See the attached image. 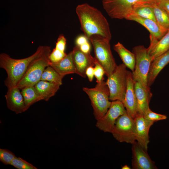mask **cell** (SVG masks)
<instances>
[{
	"label": "cell",
	"mask_w": 169,
	"mask_h": 169,
	"mask_svg": "<svg viewBox=\"0 0 169 169\" xmlns=\"http://www.w3.org/2000/svg\"><path fill=\"white\" fill-rule=\"evenodd\" d=\"M169 50V30L156 44L149 53L152 61L156 57Z\"/></svg>",
	"instance_id": "obj_22"
},
{
	"label": "cell",
	"mask_w": 169,
	"mask_h": 169,
	"mask_svg": "<svg viewBox=\"0 0 169 169\" xmlns=\"http://www.w3.org/2000/svg\"><path fill=\"white\" fill-rule=\"evenodd\" d=\"M135 125V138L138 143L147 151L149 142V132L154 123L146 120L143 116L137 114L134 119Z\"/></svg>",
	"instance_id": "obj_15"
},
{
	"label": "cell",
	"mask_w": 169,
	"mask_h": 169,
	"mask_svg": "<svg viewBox=\"0 0 169 169\" xmlns=\"http://www.w3.org/2000/svg\"><path fill=\"white\" fill-rule=\"evenodd\" d=\"M89 39L93 46L95 58L104 69L106 75L109 76L117 66L111 50L110 41L97 35L91 36Z\"/></svg>",
	"instance_id": "obj_6"
},
{
	"label": "cell",
	"mask_w": 169,
	"mask_h": 169,
	"mask_svg": "<svg viewBox=\"0 0 169 169\" xmlns=\"http://www.w3.org/2000/svg\"><path fill=\"white\" fill-rule=\"evenodd\" d=\"M60 86L54 83L40 80L34 86L42 100L48 101L55 95Z\"/></svg>",
	"instance_id": "obj_20"
},
{
	"label": "cell",
	"mask_w": 169,
	"mask_h": 169,
	"mask_svg": "<svg viewBox=\"0 0 169 169\" xmlns=\"http://www.w3.org/2000/svg\"><path fill=\"white\" fill-rule=\"evenodd\" d=\"M76 12L81 30L88 39L93 35H97L110 41L111 35L109 23L100 11L84 3L76 7Z\"/></svg>",
	"instance_id": "obj_1"
},
{
	"label": "cell",
	"mask_w": 169,
	"mask_h": 169,
	"mask_svg": "<svg viewBox=\"0 0 169 169\" xmlns=\"http://www.w3.org/2000/svg\"><path fill=\"white\" fill-rule=\"evenodd\" d=\"M66 44V39L62 34L59 36L56 43L55 48L62 51L65 52Z\"/></svg>",
	"instance_id": "obj_32"
},
{
	"label": "cell",
	"mask_w": 169,
	"mask_h": 169,
	"mask_svg": "<svg viewBox=\"0 0 169 169\" xmlns=\"http://www.w3.org/2000/svg\"><path fill=\"white\" fill-rule=\"evenodd\" d=\"M21 92L27 110L33 104L42 100L34 86L24 87L21 89Z\"/></svg>",
	"instance_id": "obj_23"
},
{
	"label": "cell",
	"mask_w": 169,
	"mask_h": 169,
	"mask_svg": "<svg viewBox=\"0 0 169 169\" xmlns=\"http://www.w3.org/2000/svg\"><path fill=\"white\" fill-rule=\"evenodd\" d=\"M44 46H39L32 55L22 59H15L5 53L0 54V67L5 70L7 77L4 81L8 89L16 86L26 73L31 62L42 52Z\"/></svg>",
	"instance_id": "obj_2"
},
{
	"label": "cell",
	"mask_w": 169,
	"mask_h": 169,
	"mask_svg": "<svg viewBox=\"0 0 169 169\" xmlns=\"http://www.w3.org/2000/svg\"><path fill=\"white\" fill-rule=\"evenodd\" d=\"M11 165L18 169H37L36 167L22 158L16 156L12 161Z\"/></svg>",
	"instance_id": "obj_27"
},
{
	"label": "cell",
	"mask_w": 169,
	"mask_h": 169,
	"mask_svg": "<svg viewBox=\"0 0 169 169\" xmlns=\"http://www.w3.org/2000/svg\"><path fill=\"white\" fill-rule=\"evenodd\" d=\"M85 74L90 82H92L94 76V67L90 66L86 69Z\"/></svg>",
	"instance_id": "obj_33"
},
{
	"label": "cell",
	"mask_w": 169,
	"mask_h": 169,
	"mask_svg": "<svg viewBox=\"0 0 169 169\" xmlns=\"http://www.w3.org/2000/svg\"><path fill=\"white\" fill-rule=\"evenodd\" d=\"M157 22L160 25L169 30V16L159 5L156 4L153 7Z\"/></svg>",
	"instance_id": "obj_24"
},
{
	"label": "cell",
	"mask_w": 169,
	"mask_h": 169,
	"mask_svg": "<svg viewBox=\"0 0 169 169\" xmlns=\"http://www.w3.org/2000/svg\"><path fill=\"white\" fill-rule=\"evenodd\" d=\"M161 0H102L104 9L112 18H127L136 8L141 6H153Z\"/></svg>",
	"instance_id": "obj_3"
},
{
	"label": "cell",
	"mask_w": 169,
	"mask_h": 169,
	"mask_svg": "<svg viewBox=\"0 0 169 169\" xmlns=\"http://www.w3.org/2000/svg\"><path fill=\"white\" fill-rule=\"evenodd\" d=\"M73 54L72 50L59 62L50 63V66L57 71L62 79L66 75L75 73Z\"/></svg>",
	"instance_id": "obj_19"
},
{
	"label": "cell",
	"mask_w": 169,
	"mask_h": 169,
	"mask_svg": "<svg viewBox=\"0 0 169 169\" xmlns=\"http://www.w3.org/2000/svg\"><path fill=\"white\" fill-rule=\"evenodd\" d=\"M83 90L90 100L95 118L97 120L101 119L108 110L111 102L109 100L110 91L106 82L103 80L97 83L94 88L84 87Z\"/></svg>",
	"instance_id": "obj_4"
},
{
	"label": "cell",
	"mask_w": 169,
	"mask_h": 169,
	"mask_svg": "<svg viewBox=\"0 0 169 169\" xmlns=\"http://www.w3.org/2000/svg\"><path fill=\"white\" fill-rule=\"evenodd\" d=\"M132 166L134 169H157L155 162L152 161L145 150L137 141L132 144Z\"/></svg>",
	"instance_id": "obj_11"
},
{
	"label": "cell",
	"mask_w": 169,
	"mask_h": 169,
	"mask_svg": "<svg viewBox=\"0 0 169 169\" xmlns=\"http://www.w3.org/2000/svg\"><path fill=\"white\" fill-rule=\"evenodd\" d=\"M122 169H130V167L127 165H125L122 167Z\"/></svg>",
	"instance_id": "obj_37"
},
{
	"label": "cell",
	"mask_w": 169,
	"mask_h": 169,
	"mask_svg": "<svg viewBox=\"0 0 169 169\" xmlns=\"http://www.w3.org/2000/svg\"><path fill=\"white\" fill-rule=\"evenodd\" d=\"M123 103L127 114L133 119L137 114V101L132 72L127 71L126 89Z\"/></svg>",
	"instance_id": "obj_14"
},
{
	"label": "cell",
	"mask_w": 169,
	"mask_h": 169,
	"mask_svg": "<svg viewBox=\"0 0 169 169\" xmlns=\"http://www.w3.org/2000/svg\"><path fill=\"white\" fill-rule=\"evenodd\" d=\"M159 5L165 10L169 16V0H161Z\"/></svg>",
	"instance_id": "obj_35"
},
{
	"label": "cell",
	"mask_w": 169,
	"mask_h": 169,
	"mask_svg": "<svg viewBox=\"0 0 169 169\" xmlns=\"http://www.w3.org/2000/svg\"><path fill=\"white\" fill-rule=\"evenodd\" d=\"M67 54L65 52L62 51L55 48L50 52L49 59L51 63H55L62 59Z\"/></svg>",
	"instance_id": "obj_30"
},
{
	"label": "cell",
	"mask_w": 169,
	"mask_h": 169,
	"mask_svg": "<svg viewBox=\"0 0 169 169\" xmlns=\"http://www.w3.org/2000/svg\"><path fill=\"white\" fill-rule=\"evenodd\" d=\"M143 116L146 120L153 123L166 120L167 118L166 115L154 112L151 111L150 108L146 111Z\"/></svg>",
	"instance_id": "obj_28"
},
{
	"label": "cell",
	"mask_w": 169,
	"mask_h": 169,
	"mask_svg": "<svg viewBox=\"0 0 169 169\" xmlns=\"http://www.w3.org/2000/svg\"><path fill=\"white\" fill-rule=\"evenodd\" d=\"M114 49L119 55L123 63L133 72L136 63L135 57L134 53L126 49L119 42L115 45Z\"/></svg>",
	"instance_id": "obj_21"
},
{
	"label": "cell",
	"mask_w": 169,
	"mask_h": 169,
	"mask_svg": "<svg viewBox=\"0 0 169 169\" xmlns=\"http://www.w3.org/2000/svg\"><path fill=\"white\" fill-rule=\"evenodd\" d=\"M62 79L57 71L49 65L44 70L40 80L54 83L61 85L62 84Z\"/></svg>",
	"instance_id": "obj_25"
},
{
	"label": "cell",
	"mask_w": 169,
	"mask_h": 169,
	"mask_svg": "<svg viewBox=\"0 0 169 169\" xmlns=\"http://www.w3.org/2000/svg\"><path fill=\"white\" fill-rule=\"evenodd\" d=\"M88 38L85 36H80L76 39V45L80 46L88 42Z\"/></svg>",
	"instance_id": "obj_34"
},
{
	"label": "cell",
	"mask_w": 169,
	"mask_h": 169,
	"mask_svg": "<svg viewBox=\"0 0 169 169\" xmlns=\"http://www.w3.org/2000/svg\"><path fill=\"white\" fill-rule=\"evenodd\" d=\"M169 63V50L156 58L151 62L147 78L150 87L163 68Z\"/></svg>",
	"instance_id": "obj_18"
},
{
	"label": "cell",
	"mask_w": 169,
	"mask_h": 169,
	"mask_svg": "<svg viewBox=\"0 0 169 169\" xmlns=\"http://www.w3.org/2000/svg\"><path fill=\"white\" fill-rule=\"evenodd\" d=\"M134 90L137 101V114L143 115L150 108L149 103L152 94L138 81H134Z\"/></svg>",
	"instance_id": "obj_17"
},
{
	"label": "cell",
	"mask_w": 169,
	"mask_h": 169,
	"mask_svg": "<svg viewBox=\"0 0 169 169\" xmlns=\"http://www.w3.org/2000/svg\"><path fill=\"white\" fill-rule=\"evenodd\" d=\"M122 63L117 65L106 81L110 91L109 100L111 101H123L127 86V70Z\"/></svg>",
	"instance_id": "obj_8"
},
{
	"label": "cell",
	"mask_w": 169,
	"mask_h": 169,
	"mask_svg": "<svg viewBox=\"0 0 169 169\" xmlns=\"http://www.w3.org/2000/svg\"><path fill=\"white\" fill-rule=\"evenodd\" d=\"M153 7L150 6H143L138 7L134 10L131 15H134L144 18L150 19L157 22Z\"/></svg>",
	"instance_id": "obj_26"
},
{
	"label": "cell",
	"mask_w": 169,
	"mask_h": 169,
	"mask_svg": "<svg viewBox=\"0 0 169 169\" xmlns=\"http://www.w3.org/2000/svg\"><path fill=\"white\" fill-rule=\"evenodd\" d=\"M95 64L94 76L96 79V82L98 83L104 80L103 76L105 74V72L103 68L96 59Z\"/></svg>",
	"instance_id": "obj_31"
},
{
	"label": "cell",
	"mask_w": 169,
	"mask_h": 169,
	"mask_svg": "<svg viewBox=\"0 0 169 169\" xmlns=\"http://www.w3.org/2000/svg\"><path fill=\"white\" fill-rule=\"evenodd\" d=\"M16 156L14 154L8 150L0 149V161L6 165H11Z\"/></svg>",
	"instance_id": "obj_29"
},
{
	"label": "cell",
	"mask_w": 169,
	"mask_h": 169,
	"mask_svg": "<svg viewBox=\"0 0 169 169\" xmlns=\"http://www.w3.org/2000/svg\"><path fill=\"white\" fill-rule=\"evenodd\" d=\"M81 50L85 53H90V46L88 42L79 46Z\"/></svg>",
	"instance_id": "obj_36"
},
{
	"label": "cell",
	"mask_w": 169,
	"mask_h": 169,
	"mask_svg": "<svg viewBox=\"0 0 169 169\" xmlns=\"http://www.w3.org/2000/svg\"><path fill=\"white\" fill-rule=\"evenodd\" d=\"M132 52L134 54L136 63L132 77L134 81L140 82L146 90H150L148 86L147 78L152 60L147 49L143 45L134 47Z\"/></svg>",
	"instance_id": "obj_7"
},
{
	"label": "cell",
	"mask_w": 169,
	"mask_h": 169,
	"mask_svg": "<svg viewBox=\"0 0 169 169\" xmlns=\"http://www.w3.org/2000/svg\"><path fill=\"white\" fill-rule=\"evenodd\" d=\"M126 20L136 22L146 28L150 32V41L151 42H157L168 31L153 20L137 15H131Z\"/></svg>",
	"instance_id": "obj_12"
},
{
	"label": "cell",
	"mask_w": 169,
	"mask_h": 169,
	"mask_svg": "<svg viewBox=\"0 0 169 169\" xmlns=\"http://www.w3.org/2000/svg\"><path fill=\"white\" fill-rule=\"evenodd\" d=\"M72 51L75 73L83 78H85L86 69L90 66H94L95 59L91 56L90 53H85L82 51L78 46L74 47Z\"/></svg>",
	"instance_id": "obj_13"
},
{
	"label": "cell",
	"mask_w": 169,
	"mask_h": 169,
	"mask_svg": "<svg viewBox=\"0 0 169 169\" xmlns=\"http://www.w3.org/2000/svg\"><path fill=\"white\" fill-rule=\"evenodd\" d=\"M126 112V110L122 101H112L104 116L97 120L96 126L104 132L111 133L117 119Z\"/></svg>",
	"instance_id": "obj_10"
},
{
	"label": "cell",
	"mask_w": 169,
	"mask_h": 169,
	"mask_svg": "<svg viewBox=\"0 0 169 169\" xmlns=\"http://www.w3.org/2000/svg\"><path fill=\"white\" fill-rule=\"evenodd\" d=\"M118 141L132 144L135 141V125L134 119L126 112L116 120L111 133Z\"/></svg>",
	"instance_id": "obj_9"
},
{
	"label": "cell",
	"mask_w": 169,
	"mask_h": 169,
	"mask_svg": "<svg viewBox=\"0 0 169 169\" xmlns=\"http://www.w3.org/2000/svg\"><path fill=\"white\" fill-rule=\"evenodd\" d=\"M51 52L50 47L44 46L42 53L31 62L16 87L21 90L25 87L34 86L40 80L44 70L50 65L49 56Z\"/></svg>",
	"instance_id": "obj_5"
},
{
	"label": "cell",
	"mask_w": 169,
	"mask_h": 169,
	"mask_svg": "<svg viewBox=\"0 0 169 169\" xmlns=\"http://www.w3.org/2000/svg\"><path fill=\"white\" fill-rule=\"evenodd\" d=\"M5 97L7 107L17 114L27 110L20 89L16 87L8 89Z\"/></svg>",
	"instance_id": "obj_16"
}]
</instances>
